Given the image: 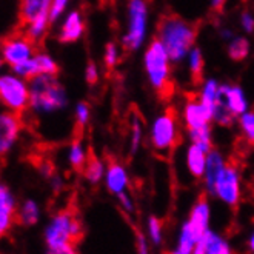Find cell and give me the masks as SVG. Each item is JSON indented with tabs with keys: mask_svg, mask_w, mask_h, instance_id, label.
Listing matches in <instances>:
<instances>
[{
	"mask_svg": "<svg viewBox=\"0 0 254 254\" xmlns=\"http://www.w3.org/2000/svg\"><path fill=\"white\" fill-rule=\"evenodd\" d=\"M22 131V117L9 110L0 111V157H5L17 143Z\"/></svg>",
	"mask_w": 254,
	"mask_h": 254,
	"instance_id": "cell-13",
	"label": "cell"
},
{
	"mask_svg": "<svg viewBox=\"0 0 254 254\" xmlns=\"http://www.w3.org/2000/svg\"><path fill=\"white\" fill-rule=\"evenodd\" d=\"M245 250L248 254H254V228L248 233L245 239Z\"/></svg>",
	"mask_w": 254,
	"mask_h": 254,
	"instance_id": "cell-40",
	"label": "cell"
},
{
	"mask_svg": "<svg viewBox=\"0 0 254 254\" xmlns=\"http://www.w3.org/2000/svg\"><path fill=\"white\" fill-rule=\"evenodd\" d=\"M225 3H227V0H211V2H210L211 9L214 12H222L223 6H225Z\"/></svg>",
	"mask_w": 254,
	"mask_h": 254,
	"instance_id": "cell-42",
	"label": "cell"
},
{
	"mask_svg": "<svg viewBox=\"0 0 254 254\" xmlns=\"http://www.w3.org/2000/svg\"><path fill=\"white\" fill-rule=\"evenodd\" d=\"M50 23H51V19L50 17L34 20V22H31V23H28V25L23 26V34L26 37L31 39L34 43H37L40 39H43L45 34H47Z\"/></svg>",
	"mask_w": 254,
	"mask_h": 254,
	"instance_id": "cell-28",
	"label": "cell"
},
{
	"mask_svg": "<svg viewBox=\"0 0 254 254\" xmlns=\"http://www.w3.org/2000/svg\"><path fill=\"white\" fill-rule=\"evenodd\" d=\"M239 125H241L245 140L250 145H254V111H247L239 116Z\"/></svg>",
	"mask_w": 254,
	"mask_h": 254,
	"instance_id": "cell-30",
	"label": "cell"
},
{
	"mask_svg": "<svg viewBox=\"0 0 254 254\" xmlns=\"http://www.w3.org/2000/svg\"><path fill=\"white\" fill-rule=\"evenodd\" d=\"M211 216L210 200L206 194H203L191 205L190 213L179 228L176 242L168 254H192L199 239L211 228Z\"/></svg>",
	"mask_w": 254,
	"mask_h": 254,
	"instance_id": "cell-2",
	"label": "cell"
},
{
	"mask_svg": "<svg viewBox=\"0 0 254 254\" xmlns=\"http://www.w3.org/2000/svg\"><path fill=\"white\" fill-rule=\"evenodd\" d=\"M179 142L177 114L173 107L157 116L151 127V145L157 153L168 154Z\"/></svg>",
	"mask_w": 254,
	"mask_h": 254,
	"instance_id": "cell-8",
	"label": "cell"
},
{
	"mask_svg": "<svg viewBox=\"0 0 254 254\" xmlns=\"http://www.w3.org/2000/svg\"><path fill=\"white\" fill-rule=\"evenodd\" d=\"M45 254H79L76 247H66V248H61V250H47Z\"/></svg>",
	"mask_w": 254,
	"mask_h": 254,
	"instance_id": "cell-39",
	"label": "cell"
},
{
	"mask_svg": "<svg viewBox=\"0 0 254 254\" xmlns=\"http://www.w3.org/2000/svg\"><path fill=\"white\" fill-rule=\"evenodd\" d=\"M82 236L83 225L77 214L71 210H61L54 213L43 228V242L47 250L76 247Z\"/></svg>",
	"mask_w": 254,
	"mask_h": 254,
	"instance_id": "cell-5",
	"label": "cell"
},
{
	"mask_svg": "<svg viewBox=\"0 0 254 254\" xmlns=\"http://www.w3.org/2000/svg\"><path fill=\"white\" fill-rule=\"evenodd\" d=\"M103 184H105L107 191L116 197L119 194L127 192L129 188V176H128L127 168L121 162L111 160L107 165V173H105V179H103Z\"/></svg>",
	"mask_w": 254,
	"mask_h": 254,
	"instance_id": "cell-15",
	"label": "cell"
},
{
	"mask_svg": "<svg viewBox=\"0 0 254 254\" xmlns=\"http://www.w3.org/2000/svg\"><path fill=\"white\" fill-rule=\"evenodd\" d=\"M105 173H107V165L99 157L96 156L88 157V162L83 168V177L89 185H99L100 182H103Z\"/></svg>",
	"mask_w": 254,
	"mask_h": 254,
	"instance_id": "cell-24",
	"label": "cell"
},
{
	"mask_svg": "<svg viewBox=\"0 0 254 254\" xmlns=\"http://www.w3.org/2000/svg\"><path fill=\"white\" fill-rule=\"evenodd\" d=\"M157 37L165 47L173 64L182 62L194 48L197 39V28L177 14H165L157 25Z\"/></svg>",
	"mask_w": 254,
	"mask_h": 254,
	"instance_id": "cell-1",
	"label": "cell"
},
{
	"mask_svg": "<svg viewBox=\"0 0 254 254\" xmlns=\"http://www.w3.org/2000/svg\"><path fill=\"white\" fill-rule=\"evenodd\" d=\"M219 94L222 100L227 103L230 111L239 117L248 111V99L245 96V91L239 85H230V83H220Z\"/></svg>",
	"mask_w": 254,
	"mask_h": 254,
	"instance_id": "cell-16",
	"label": "cell"
},
{
	"mask_svg": "<svg viewBox=\"0 0 254 254\" xmlns=\"http://www.w3.org/2000/svg\"><path fill=\"white\" fill-rule=\"evenodd\" d=\"M210 196L227 205L236 208L242 200V176L241 171L233 163H227V167L219 174L217 181L210 192Z\"/></svg>",
	"mask_w": 254,
	"mask_h": 254,
	"instance_id": "cell-9",
	"label": "cell"
},
{
	"mask_svg": "<svg viewBox=\"0 0 254 254\" xmlns=\"http://www.w3.org/2000/svg\"><path fill=\"white\" fill-rule=\"evenodd\" d=\"M103 62H105V66L108 69H113L117 65V62H119V50L116 47V43H113V42L107 43L105 56H103Z\"/></svg>",
	"mask_w": 254,
	"mask_h": 254,
	"instance_id": "cell-33",
	"label": "cell"
},
{
	"mask_svg": "<svg viewBox=\"0 0 254 254\" xmlns=\"http://www.w3.org/2000/svg\"><path fill=\"white\" fill-rule=\"evenodd\" d=\"M143 139V128H142V122L137 117H132L131 121V140H129V153L136 154L137 149L140 148Z\"/></svg>",
	"mask_w": 254,
	"mask_h": 254,
	"instance_id": "cell-31",
	"label": "cell"
},
{
	"mask_svg": "<svg viewBox=\"0 0 254 254\" xmlns=\"http://www.w3.org/2000/svg\"><path fill=\"white\" fill-rule=\"evenodd\" d=\"M85 79L89 85H96L99 80V69L94 62H89L85 69Z\"/></svg>",
	"mask_w": 254,
	"mask_h": 254,
	"instance_id": "cell-37",
	"label": "cell"
},
{
	"mask_svg": "<svg viewBox=\"0 0 254 254\" xmlns=\"http://www.w3.org/2000/svg\"><path fill=\"white\" fill-rule=\"evenodd\" d=\"M2 64H3V61H2V57H0V68H2Z\"/></svg>",
	"mask_w": 254,
	"mask_h": 254,
	"instance_id": "cell-44",
	"label": "cell"
},
{
	"mask_svg": "<svg viewBox=\"0 0 254 254\" xmlns=\"http://www.w3.org/2000/svg\"><path fill=\"white\" fill-rule=\"evenodd\" d=\"M206 156L208 153L196 143H191L187 148V153H185L187 171L192 179H196V181H202L203 179L205 167H206Z\"/></svg>",
	"mask_w": 254,
	"mask_h": 254,
	"instance_id": "cell-19",
	"label": "cell"
},
{
	"mask_svg": "<svg viewBox=\"0 0 254 254\" xmlns=\"http://www.w3.org/2000/svg\"><path fill=\"white\" fill-rule=\"evenodd\" d=\"M146 77L154 88L160 100H168L174 94V83L171 80V61L159 37H154L145 50Z\"/></svg>",
	"mask_w": 254,
	"mask_h": 254,
	"instance_id": "cell-3",
	"label": "cell"
},
{
	"mask_svg": "<svg viewBox=\"0 0 254 254\" xmlns=\"http://www.w3.org/2000/svg\"><path fill=\"white\" fill-rule=\"evenodd\" d=\"M251 45L245 37H233L228 43V56L234 62H242L248 57Z\"/></svg>",
	"mask_w": 254,
	"mask_h": 254,
	"instance_id": "cell-27",
	"label": "cell"
},
{
	"mask_svg": "<svg viewBox=\"0 0 254 254\" xmlns=\"http://www.w3.org/2000/svg\"><path fill=\"white\" fill-rule=\"evenodd\" d=\"M148 6L145 0H129L128 3V28L122 39L125 50L137 51L146 37Z\"/></svg>",
	"mask_w": 254,
	"mask_h": 254,
	"instance_id": "cell-10",
	"label": "cell"
},
{
	"mask_svg": "<svg viewBox=\"0 0 254 254\" xmlns=\"http://www.w3.org/2000/svg\"><path fill=\"white\" fill-rule=\"evenodd\" d=\"M145 234L151 247L160 248L165 242V225L162 219L157 216H148L145 222Z\"/></svg>",
	"mask_w": 254,
	"mask_h": 254,
	"instance_id": "cell-23",
	"label": "cell"
},
{
	"mask_svg": "<svg viewBox=\"0 0 254 254\" xmlns=\"http://www.w3.org/2000/svg\"><path fill=\"white\" fill-rule=\"evenodd\" d=\"M220 37L225 39V40H230V39H233V31L230 28H222L220 29Z\"/></svg>",
	"mask_w": 254,
	"mask_h": 254,
	"instance_id": "cell-43",
	"label": "cell"
},
{
	"mask_svg": "<svg viewBox=\"0 0 254 254\" xmlns=\"http://www.w3.org/2000/svg\"><path fill=\"white\" fill-rule=\"evenodd\" d=\"M88 157H89V153L85 149L83 143L76 139L69 143V148H68V154H66V159H68V163L69 167L74 170V171H83L86 162H88Z\"/></svg>",
	"mask_w": 254,
	"mask_h": 254,
	"instance_id": "cell-25",
	"label": "cell"
},
{
	"mask_svg": "<svg viewBox=\"0 0 254 254\" xmlns=\"http://www.w3.org/2000/svg\"><path fill=\"white\" fill-rule=\"evenodd\" d=\"M219 82L214 79H206L202 83V89L199 93V100L203 105V108L206 110L208 116L214 117V111H216V105H217V96H219Z\"/></svg>",
	"mask_w": 254,
	"mask_h": 254,
	"instance_id": "cell-22",
	"label": "cell"
},
{
	"mask_svg": "<svg viewBox=\"0 0 254 254\" xmlns=\"http://www.w3.org/2000/svg\"><path fill=\"white\" fill-rule=\"evenodd\" d=\"M227 160L222 156L219 149H211L206 156V167H205V174H203V187H205V194L210 196V192L217 181L219 174L223 171V168L227 167Z\"/></svg>",
	"mask_w": 254,
	"mask_h": 254,
	"instance_id": "cell-18",
	"label": "cell"
},
{
	"mask_svg": "<svg viewBox=\"0 0 254 254\" xmlns=\"http://www.w3.org/2000/svg\"><path fill=\"white\" fill-rule=\"evenodd\" d=\"M51 0H19V20L25 26L39 19L50 17Z\"/></svg>",
	"mask_w": 254,
	"mask_h": 254,
	"instance_id": "cell-17",
	"label": "cell"
},
{
	"mask_svg": "<svg viewBox=\"0 0 254 254\" xmlns=\"http://www.w3.org/2000/svg\"><path fill=\"white\" fill-rule=\"evenodd\" d=\"M69 0H51V8H50V19L51 22H56L59 17H62L65 12Z\"/></svg>",
	"mask_w": 254,
	"mask_h": 254,
	"instance_id": "cell-36",
	"label": "cell"
},
{
	"mask_svg": "<svg viewBox=\"0 0 254 254\" xmlns=\"http://www.w3.org/2000/svg\"><path fill=\"white\" fill-rule=\"evenodd\" d=\"M19 202L16 194L5 184L0 182V241L5 239L17 223Z\"/></svg>",
	"mask_w": 254,
	"mask_h": 254,
	"instance_id": "cell-12",
	"label": "cell"
},
{
	"mask_svg": "<svg viewBox=\"0 0 254 254\" xmlns=\"http://www.w3.org/2000/svg\"><path fill=\"white\" fill-rule=\"evenodd\" d=\"M184 121L191 143H196L202 146L206 153H210L213 149V134L210 122L213 121L200 103L199 96H188L184 107Z\"/></svg>",
	"mask_w": 254,
	"mask_h": 254,
	"instance_id": "cell-6",
	"label": "cell"
},
{
	"mask_svg": "<svg viewBox=\"0 0 254 254\" xmlns=\"http://www.w3.org/2000/svg\"><path fill=\"white\" fill-rule=\"evenodd\" d=\"M50 185H51V188H53V191L54 192H59L62 188H64V181L59 176H53L51 179H50Z\"/></svg>",
	"mask_w": 254,
	"mask_h": 254,
	"instance_id": "cell-41",
	"label": "cell"
},
{
	"mask_svg": "<svg viewBox=\"0 0 254 254\" xmlns=\"http://www.w3.org/2000/svg\"><path fill=\"white\" fill-rule=\"evenodd\" d=\"M34 59H36V64H37V68H39V72L40 74H50V76H57L59 72V65L54 59L47 54V53H36L34 54Z\"/></svg>",
	"mask_w": 254,
	"mask_h": 254,
	"instance_id": "cell-29",
	"label": "cell"
},
{
	"mask_svg": "<svg viewBox=\"0 0 254 254\" xmlns=\"http://www.w3.org/2000/svg\"><path fill=\"white\" fill-rule=\"evenodd\" d=\"M117 202H119V206H121V210L125 214L131 216V214L136 213V203H134V199H132V196H131L128 191L119 194V196H117Z\"/></svg>",
	"mask_w": 254,
	"mask_h": 254,
	"instance_id": "cell-32",
	"label": "cell"
},
{
	"mask_svg": "<svg viewBox=\"0 0 254 254\" xmlns=\"http://www.w3.org/2000/svg\"><path fill=\"white\" fill-rule=\"evenodd\" d=\"M29 82V108L36 114H53L66 107L68 97L56 76L40 74Z\"/></svg>",
	"mask_w": 254,
	"mask_h": 254,
	"instance_id": "cell-4",
	"label": "cell"
},
{
	"mask_svg": "<svg viewBox=\"0 0 254 254\" xmlns=\"http://www.w3.org/2000/svg\"><path fill=\"white\" fill-rule=\"evenodd\" d=\"M0 254H6V253H3V251H0Z\"/></svg>",
	"mask_w": 254,
	"mask_h": 254,
	"instance_id": "cell-45",
	"label": "cell"
},
{
	"mask_svg": "<svg viewBox=\"0 0 254 254\" xmlns=\"http://www.w3.org/2000/svg\"><path fill=\"white\" fill-rule=\"evenodd\" d=\"M188 68H190V76L192 79L194 83H202L203 82V56H202V51L194 47L190 54H188Z\"/></svg>",
	"mask_w": 254,
	"mask_h": 254,
	"instance_id": "cell-26",
	"label": "cell"
},
{
	"mask_svg": "<svg viewBox=\"0 0 254 254\" xmlns=\"http://www.w3.org/2000/svg\"><path fill=\"white\" fill-rule=\"evenodd\" d=\"M83 31H85V25H83V19L80 16V12L71 11L61 26L59 40L62 43H74L82 37Z\"/></svg>",
	"mask_w": 254,
	"mask_h": 254,
	"instance_id": "cell-20",
	"label": "cell"
},
{
	"mask_svg": "<svg viewBox=\"0 0 254 254\" xmlns=\"http://www.w3.org/2000/svg\"><path fill=\"white\" fill-rule=\"evenodd\" d=\"M241 23H242V28L245 29V33L251 34L254 33V17L251 16L250 12H242V16H241Z\"/></svg>",
	"mask_w": 254,
	"mask_h": 254,
	"instance_id": "cell-38",
	"label": "cell"
},
{
	"mask_svg": "<svg viewBox=\"0 0 254 254\" xmlns=\"http://www.w3.org/2000/svg\"><path fill=\"white\" fill-rule=\"evenodd\" d=\"M34 45L36 43L29 37H26L25 34L9 36L2 42V47H0V57H2L3 64L14 68V66L29 61V59L36 54Z\"/></svg>",
	"mask_w": 254,
	"mask_h": 254,
	"instance_id": "cell-11",
	"label": "cell"
},
{
	"mask_svg": "<svg viewBox=\"0 0 254 254\" xmlns=\"http://www.w3.org/2000/svg\"><path fill=\"white\" fill-rule=\"evenodd\" d=\"M134 241H136V253L137 254H149L151 253V244H149L145 231H136Z\"/></svg>",
	"mask_w": 254,
	"mask_h": 254,
	"instance_id": "cell-35",
	"label": "cell"
},
{
	"mask_svg": "<svg viewBox=\"0 0 254 254\" xmlns=\"http://www.w3.org/2000/svg\"><path fill=\"white\" fill-rule=\"evenodd\" d=\"M89 121V105L86 102H79L76 107V122L79 128H85Z\"/></svg>",
	"mask_w": 254,
	"mask_h": 254,
	"instance_id": "cell-34",
	"label": "cell"
},
{
	"mask_svg": "<svg viewBox=\"0 0 254 254\" xmlns=\"http://www.w3.org/2000/svg\"><path fill=\"white\" fill-rule=\"evenodd\" d=\"M0 103L16 114L25 113L29 108V82L12 71L0 74Z\"/></svg>",
	"mask_w": 254,
	"mask_h": 254,
	"instance_id": "cell-7",
	"label": "cell"
},
{
	"mask_svg": "<svg viewBox=\"0 0 254 254\" xmlns=\"http://www.w3.org/2000/svg\"><path fill=\"white\" fill-rule=\"evenodd\" d=\"M42 219V206L36 199H25L17 208V222L23 227H34Z\"/></svg>",
	"mask_w": 254,
	"mask_h": 254,
	"instance_id": "cell-21",
	"label": "cell"
},
{
	"mask_svg": "<svg viewBox=\"0 0 254 254\" xmlns=\"http://www.w3.org/2000/svg\"><path fill=\"white\" fill-rule=\"evenodd\" d=\"M192 254H234V248L228 237L210 228L199 239Z\"/></svg>",
	"mask_w": 254,
	"mask_h": 254,
	"instance_id": "cell-14",
	"label": "cell"
}]
</instances>
